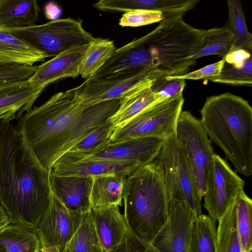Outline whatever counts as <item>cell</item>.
Returning <instances> with one entry per match:
<instances>
[{
    "label": "cell",
    "mask_w": 252,
    "mask_h": 252,
    "mask_svg": "<svg viewBox=\"0 0 252 252\" xmlns=\"http://www.w3.org/2000/svg\"><path fill=\"white\" fill-rule=\"evenodd\" d=\"M165 77L155 71L136 75L106 79H87L73 89V96L84 107L113 99L122 98L145 84Z\"/></svg>",
    "instance_id": "11"
},
{
    "label": "cell",
    "mask_w": 252,
    "mask_h": 252,
    "mask_svg": "<svg viewBox=\"0 0 252 252\" xmlns=\"http://www.w3.org/2000/svg\"><path fill=\"white\" fill-rule=\"evenodd\" d=\"M199 2V0H144V9L160 12L163 18L184 15Z\"/></svg>",
    "instance_id": "35"
},
{
    "label": "cell",
    "mask_w": 252,
    "mask_h": 252,
    "mask_svg": "<svg viewBox=\"0 0 252 252\" xmlns=\"http://www.w3.org/2000/svg\"><path fill=\"white\" fill-rule=\"evenodd\" d=\"M111 252H127L126 242L122 244L117 249Z\"/></svg>",
    "instance_id": "44"
},
{
    "label": "cell",
    "mask_w": 252,
    "mask_h": 252,
    "mask_svg": "<svg viewBox=\"0 0 252 252\" xmlns=\"http://www.w3.org/2000/svg\"><path fill=\"white\" fill-rule=\"evenodd\" d=\"M227 2L228 19L225 27L234 35V43L231 51L243 49L252 54V36L246 25L241 1L239 0H228Z\"/></svg>",
    "instance_id": "28"
},
{
    "label": "cell",
    "mask_w": 252,
    "mask_h": 252,
    "mask_svg": "<svg viewBox=\"0 0 252 252\" xmlns=\"http://www.w3.org/2000/svg\"><path fill=\"white\" fill-rule=\"evenodd\" d=\"M127 252H159L152 244L137 238L133 235L126 241Z\"/></svg>",
    "instance_id": "39"
},
{
    "label": "cell",
    "mask_w": 252,
    "mask_h": 252,
    "mask_svg": "<svg viewBox=\"0 0 252 252\" xmlns=\"http://www.w3.org/2000/svg\"><path fill=\"white\" fill-rule=\"evenodd\" d=\"M89 212L104 252L117 249L133 235L118 206H90Z\"/></svg>",
    "instance_id": "17"
},
{
    "label": "cell",
    "mask_w": 252,
    "mask_h": 252,
    "mask_svg": "<svg viewBox=\"0 0 252 252\" xmlns=\"http://www.w3.org/2000/svg\"><path fill=\"white\" fill-rule=\"evenodd\" d=\"M116 48L113 41L94 38L89 44L79 66V74L88 79L97 71L110 58Z\"/></svg>",
    "instance_id": "26"
},
{
    "label": "cell",
    "mask_w": 252,
    "mask_h": 252,
    "mask_svg": "<svg viewBox=\"0 0 252 252\" xmlns=\"http://www.w3.org/2000/svg\"><path fill=\"white\" fill-rule=\"evenodd\" d=\"M162 13L156 11L137 9L124 13L119 20L122 27H139L160 22L163 19Z\"/></svg>",
    "instance_id": "36"
},
{
    "label": "cell",
    "mask_w": 252,
    "mask_h": 252,
    "mask_svg": "<svg viewBox=\"0 0 252 252\" xmlns=\"http://www.w3.org/2000/svg\"><path fill=\"white\" fill-rule=\"evenodd\" d=\"M225 63V61L224 58L219 62L207 65L195 71L188 72L185 75L167 77L170 78L183 79L184 80H209L220 74Z\"/></svg>",
    "instance_id": "38"
},
{
    "label": "cell",
    "mask_w": 252,
    "mask_h": 252,
    "mask_svg": "<svg viewBox=\"0 0 252 252\" xmlns=\"http://www.w3.org/2000/svg\"><path fill=\"white\" fill-rule=\"evenodd\" d=\"M73 94V89L57 93L17 120L15 126L23 132L37 159L49 170L87 135L110 123L120 106V100L113 99L84 107Z\"/></svg>",
    "instance_id": "1"
},
{
    "label": "cell",
    "mask_w": 252,
    "mask_h": 252,
    "mask_svg": "<svg viewBox=\"0 0 252 252\" xmlns=\"http://www.w3.org/2000/svg\"><path fill=\"white\" fill-rule=\"evenodd\" d=\"M163 141L154 137L135 138L109 144L101 150L89 155L72 153L83 158L107 161L130 162L141 166L158 158Z\"/></svg>",
    "instance_id": "15"
},
{
    "label": "cell",
    "mask_w": 252,
    "mask_h": 252,
    "mask_svg": "<svg viewBox=\"0 0 252 252\" xmlns=\"http://www.w3.org/2000/svg\"><path fill=\"white\" fill-rule=\"evenodd\" d=\"M41 249L34 229L11 223L0 229V252H40Z\"/></svg>",
    "instance_id": "25"
},
{
    "label": "cell",
    "mask_w": 252,
    "mask_h": 252,
    "mask_svg": "<svg viewBox=\"0 0 252 252\" xmlns=\"http://www.w3.org/2000/svg\"><path fill=\"white\" fill-rule=\"evenodd\" d=\"M51 171L38 161L20 128L0 122V205L10 223L35 229L49 205Z\"/></svg>",
    "instance_id": "2"
},
{
    "label": "cell",
    "mask_w": 252,
    "mask_h": 252,
    "mask_svg": "<svg viewBox=\"0 0 252 252\" xmlns=\"http://www.w3.org/2000/svg\"><path fill=\"white\" fill-rule=\"evenodd\" d=\"M155 81L140 86L120 99L119 108L109 119L114 129L125 125L146 108L158 102L151 87Z\"/></svg>",
    "instance_id": "22"
},
{
    "label": "cell",
    "mask_w": 252,
    "mask_h": 252,
    "mask_svg": "<svg viewBox=\"0 0 252 252\" xmlns=\"http://www.w3.org/2000/svg\"><path fill=\"white\" fill-rule=\"evenodd\" d=\"M235 203L219 219L216 232L217 252H241Z\"/></svg>",
    "instance_id": "27"
},
{
    "label": "cell",
    "mask_w": 252,
    "mask_h": 252,
    "mask_svg": "<svg viewBox=\"0 0 252 252\" xmlns=\"http://www.w3.org/2000/svg\"><path fill=\"white\" fill-rule=\"evenodd\" d=\"M185 86V80L170 78L166 76L158 79L151 87L156 94L157 102H159L183 92Z\"/></svg>",
    "instance_id": "37"
},
{
    "label": "cell",
    "mask_w": 252,
    "mask_h": 252,
    "mask_svg": "<svg viewBox=\"0 0 252 252\" xmlns=\"http://www.w3.org/2000/svg\"><path fill=\"white\" fill-rule=\"evenodd\" d=\"M228 64V63H227ZM213 82L236 86L252 85V57L251 56L240 67L224 64L220 74L209 79Z\"/></svg>",
    "instance_id": "34"
},
{
    "label": "cell",
    "mask_w": 252,
    "mask_h": 252,
    "mask_svg": "<svg viewBox=\"0 0 252 252\" xmlns=\"http://www.w3.org/2000/svg\"><path fill=\"white\" fill-rule=\"evenodd\" d=\"M176 134L191 166L199 195L202 198L208 166L215 154L210 141L200 120L188 111L180 113Z\"/></svg>",
    "instance_id": "10"
},
{
    "label": "cell",
    "mask_w": 252,
    "mask_h": 252,
    "mask_svg": "<svg viewBox=\"0 0 252 252\" xmlns=\"http://www.w3.org/2000/svg\"><path fill=\"white\" fill-rule=\"evenodd\" d=\"M62 13V10L56 4L51 2L47 4L45 7V13L46 17L54 21L58 19Z\"/></svg>",
    "instance_id": "41"
},
{
    "label": "cell",
    "mask_w": 252,
    "mask_h": 252,
    "mask_svg": "<svg viewBox=\"0 0 252 252\" xmlns=\"http://www.w3.org/2000/svg\"><path fill=\"white\" fill-rule=\"evenodd\" d=\"M89 44L73 47L37 66L28 80L30 84L45 89L58 80L77 77L79 65Z\"/></svg>",
    "instance_id": "18"
},
{
    "label": "cell",
    "mask_w": 252,
    "mask_h": 252,
    "mask_svg": "<svg viewBox=\"0 0 252 252\" xmlns=\"http://www.w3.org/2000/svg\"><path fill=\"white\" fill-rule=\"evenodd\" d=\"M184 102L183 92L149 106L122 126L114 129L109 144L154 137L163 140L176 133Z\"/></svg>",
    "instance_id": "7"
},
{
    "label": "cell",
    "mask_w": 252,
    "mask_h": 252,
    "mask_svg": "<svg viewBox=\"0 0 252 252\" xmlns=\"http://www.w3.org/2000/svg\"><path fill=\"white\" fill-rule=\"evenodd\" d=\"M39 12L35 0H0V29L35 25Z\"/></svg>",
    "instance_id": "23"
},
{
    "label": "cell",
    "mask_w": 252,
    "mask_h": 252,
    "mask_svg": "<svg viewBox=\"0 0 252 252\" xmlns=\"http://www.w3.org/2000/svg\"><path fill=\"white\" fill-rule=\"evenodd\" d=\"M155 71L158 72L142 36L116 49L107 62L89 79L126 77Z\"/></svg>",
    "instance_id": "13"
},
{
    "label": "cell",
    "mask_w": 252,
    "mask_h": 252,
    "mask_svg": "<svg viewBox=\"0 0 252 252\" xmlns=\"http://www.w3.org/2000/svg\"><path fill=\"white\" fill-rule=\"evenodd\" d=\"M196 218L185 202L169 201L168 218L151 243L159 252H190Z\"/></svg>",
    "instance_id": "12"
},
{
    "label": "cell",
    "mask_w": 252,
    "mask_h": 252,
    "mask_svg": "<svg viewBox=\"0 0 252 252\" xmlns=\"http://www.w3.org/2000/svg\"><path fill=\"white\" fill-rule=\"evenodd\" d=\"M113 130V126L110 123L103 126L89 134L68 152L85 155L96 153L109 144Z\"/></svg>",
    "instance_id": "33"
},
{
    "label": "cell",
    "mask_w": 252,
    "mask_h": 252,
    "mask_svg": "<svg viewBox=\"0 0 252 252\" xmlns=\"http://www.w3.org/2000/svg\"><path fill=\"white\" fill-rule=\"evenodd\" d=\"M235 205L241 250L251 252L252 250V200L243 190L237 197Z\"/></svg>",
    "instance_id": "32"
},
{
    "label": "cell",
    "mask_w": 252,
    "mask_h": 252,
    "mask_svg": "<svg viewBox=\"0 0 252 252\" xmlns=\"http://www.w3.org/2000/svg\"><path fill=\"white\" fill-rule=\"evenodd\" d=\"M82 22L72 18L58 19L41 25L0 31L24 40L48 57H54L73 47L89 44L94 39L84 29Z\"/></svg>",
    "instance_id": "6"
},
{
    "label": "cell",
    "mask_w": 252,
    "mask_h": 252,
    "mask_svg": "<svg viewBox=\"0 0 252 252\" xmlns=\"http://www.w3.org/2000/svg\"><path fill=\"white\" fill-rule=\"evenodd\" d=\"M252 56V54L243 49L232 50L224 58L225 63L236 67H241Z\"/></svg>",
    "instance_id": "40"
},
{
    "label": "cell",
    "mask_w": 252,
    "mask_h": 252,
    "mask_svg": "<svg viewBox=\"0 0 252 252\" xmlns=\"http://www.w3.org/2000/svg\"><path fill=\"white\" fill-rule=\"evenodd\" d=\"M86 213L68 210L52 192L49 206L34 229L41 248L50 246L64 249L80 226Z\"/></svg>",
    "instance_id": "14"
},
{
    "label": "cell",
    "mask_w": 252,
    "mask_h": 252,
    "mask_svg": "<svg viewBox=\"0 0 252 252\" xmlns=\"http://www.w3.org/2000/svg\"><path fill=\"white\" fill-rule=\"evenodd\" d=\"M65 248L70 252H104L89 210Z\"/></svg>",
    "instance_id": "29"
},
{
    "label": "cell",
    "mask_w": 252,
    "mask_h": 252,
    "mask_svg": "<svg viewBox=\"0 0 252 252\" xmlns=\"http://www.w3.org/2000/svg\"><path fill=\"white\" fill-rule=\"evenodd\" d=\"M139 166L130 162L107 161L83 158L67 152L55 162L51 171L59 175L94 177L121 174L127 176Z\"/></svg>",
    "instance_id": "16"
},
{
    "label": "cell",
    "mask_w": 252,
    "mask_h": 252,
    "mask_svg": "<svg viewBox=\"0 0 252 252\" xmlns=\"http://www.w3.org/2000/svg\"><path fill=\"white\" fill-rule=\"evenodd\" d=\"M183 16L164 18L143 36L157 70L165 77L188 73L196 63L192 56L204 43L206 30L191 26Z\"/></svg>",
    "instance_id": "5"
},
{
    "label": "cell",
    "mask_w": 252,
    "mask_h": 252,
    "mask_svg": "<svg viewBox=\"0 0 252 252\" xmlns=\"http://www.w3.org/2000/svg\"><path fill=\"white\" fill-rule=\"evenodd\" d=\"M44 89L32 86L28 80L0 84V122L11 123L21 118Z\"/></svg>",
    "instance_id": "20"
},
{
    "label": "cell",
    "mask_w": 252,
    "mask_h": 252,
    "mask_svg": "<svg viewBox=\"0 0 252 252\" xmlns=\"http://www.w3.org/2000/svg\"><path fill=\"white\" fill-rule=\"evenodd\" d=\"M62 252H70L69 251H68L67 249H66L65 248H64V249L62 250Z\"/></svg>",
    "instance_id": "45"
},
{
    "label": "cell",
    "mask_w": 252,
    "mask_h": 252,
    "mask_svg": "<svg viewBox=\"0 0 252 252\" xmlns=\"http://www.w3.org/2000/svg\"><path fill=\"white\" fill-rule=\"evenodd\" d=\"M9 223L10 221L5 211L0 205V226H4Z\"/></svg>",
    "instance_id": "42"
},
{
    "label": "cell",
    "mask_w": 252,
    "mask_h": 252,
    "mask_svg": "<svg viewBox=\"0 0 252 252\" xmlns=\"http://www.w3.org/2000/svg\"><path fill=\"white\" fill-rule=\"evenodd\" d=\"M93 176L59 175L51 171V191L68 210L85 213L90 207Z\"/></svg>",
    "instance_id": "19"
},
{
    "label": "cell",
    "mask_w": 252,
    "mask_h": 252,
    "mask_svg": "<svg viewBox=\"0 0 252 252\" xmlns=\"http://www.w3.org/2000/svg\"><path fill=\"white\" fill-rule=\"evenodd\" d=\"M48 56L17 37L0 31V66L14 64L33 65Z\"/></svg>",
    "instance_id": "21"
},
{
    "label": "cell",
    "mask_w": 252,
    "mask_h": 252,
    "mask_svg": "<svg viewBox=\"0 0 252 252\" xmlns=\"http://www.w3.org/2000/svg\"><path fill=\"white\" fill-rule=\"evenodd\" d=\"M216 221L201 214L194 222L190 252H217Z\"/></svg>",
    "instance_id": "31"
},
{
    "label": "cell",
    "mask_w": 252,
    "mask_h": 252,
    "mask_svg": "<svg viewBox=\"0 0 252 252\" xmlns=\"http://www.w3.org/2000/svg\"><path fill=\"white\" fill-rule=\"evenodd\" d=\"M244 185V181L226 161L214 154L208 166L203 196L209 216L218 221L235 203Z\"/></svg>",
    "instance_id": "9"
},
{
    "label": "cell",
    "mask_w": 252,
    "mask_h": 252,
    "mask_svg": "<svg viewBox=\"0 0 252 252\" xmlns=\"http://www.w3.org/2000/svg\"><path fill=\"white\" fill-rule=\"evenodd\" d=\"M234 43L233 33L225 26L206 30L203 46L191 57L196 60L199 58L218 55L222 58L231 51Z\"/></svg>",
    "instance_id": "30"
},
{
    "label": "cell",
    "mask_w": 252,
    "mask_h": 252,
    "mask_svg": "<svg viewBox=\"0 0 252 252\" xmlns=\"http://www.w3.org/2000/svg\"><path fill=\"white\" fill-rule=\"evenodd\" d=\"M3 227H4V226H0V229H1V228H2Z\"/></svg>",
    "instance_id": "46"
},
{
    "label": "cell",
    "mask_w": 252,
    "mask_h": 252,
    "mask_svg": "<svg viewBox=\"0 0 252 252\" xmlns=\"http://www.w3.org/2000/svg\"><path fill=\"white\" fill-rule=\"evenodd\" d=\"M157 159L162 167L169 201H184L197 217L202 214V198L191 166L176 133L163 141Z\"/></svg>",
    "instance_id": "8"
},
{
    "label": "cell",
    "mask_w": 252,
    "mask_h": 252,
    "mask_svg": "<svg viewBox=\"0 0 252 252\" xmlns=\"http://www.w3.org/2000/svg\"><path fill=\"white\" fill-rule=\"evenodd\" d=\"M124 216L132 234L151 243L166 222L169 201L159 160L138 167L126 178Z\"/></svg>",
    "instance_id": "4"
},
{
    "label": "cell",
    "mask_w": 252,
    "mask_h": 252,
    "mask_svg": "<svg viewBox=\"0 0 252 252\" xmlns=\"http://www.w3.org/2000/svg\"><path fill=\"white\" fill-rule=\"evenodd\" d=\"M208 136L224 152L235 171L252 174V108L242 97L225 93L208 97L200 110Z\"/></svg>",
    "instance_id": "3"
},
{
    "label": "cell",
    "mask_w": 252,
    "mask_h": 252,
    "mask_svg": "<svg viewBox=\"0 0 252 252\" xmlns=\"http://www.w3.org/2000/svg\"><path fill=\"white\" fill-rule=\"evenodd\" d=\"M126 177L121 174L94 176L90 197V206H121Z\"/></svg>",
    "instance_id": "24"
},
{
    "label": "cell",
    "mask_w": 252,
    "mask_h": 252,
    "mask_svg": "<svg viewBox=\"0 0 252 252\" xmlns=\"http://www.w3.org/2000/svg\"><path fill=\"white\" fill-rule=\"evenodd\" d=\"M40 252H62V250L58 247L46 246L41 248Z\"/></svg>",
    "instance_id": "43"
}]
</instances>
